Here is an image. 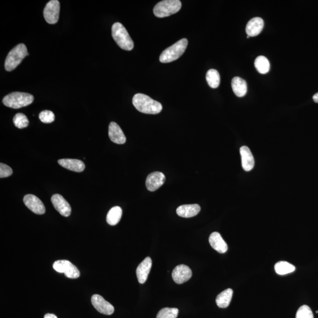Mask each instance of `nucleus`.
<instances>
[{
    "label": "nucleus",
    "instance_id": "nucleus-20",
    "mask_svg": "<svg viewBox=\"0 0 318 318\" xmlns=\"http://www.w3.org/2000/svg\"><path fill=\"white\" fill-rule=\"evenodd\" d=\"M201 211L200 206L197 204L180 206L177 209L176 213L182 217H192L196 216Z\"/></svg>",
    "mask_w": 318,
    "mask_h": 318
},
{
    "label": "nucleus",
    "instance_id": "nucleus-32",
    "mask_svg": "<svg viewBox=\"0 0 318 318\" xmlns=\"http://www.w3.org/2000/svg\"><path fill=\"white\" fill-rule=\"evenodd\" d=\"M44 318H57V317H56L54 314H47L45 315V317H44Z\"/></svg>",
    "mask_w": 318,
    "mask_h": 318
},
{
    "label": "nucleus",
    "instance_id": "nucleus-35",
    "mask_svg": "<svg viewBox=\"0 0 318 318\" xmlns=\"http://www.w3.org/2000/svg\"><path fill=\"white\" fill-rule=\"evenodd\" d=\"M317 314L318 313V311H317Z\"/></svg>",
    "mask_w": 318,
    "mask_h": 318
},
{
    "label": "nucleus",
    "instance_id": "nucleus-10",
    "mask_svg": "<svg viewBox=\"0 0 318 318\" xmlns=\"http://www.w3.org/2000/svg\"><path fill=\"white\" fill-rule=\"evenodd\" d=\"M92 304L96 310L100 313L107 316L113 314L114 308L111 304L106 301L105 299L99 295H94L92 297Z\"/></svg>",
    "mask_w": 318,
    "mask_h": 318
},
{
    "label": "nucleus",
    "instance_id": "nucleus-31",
    "mask_svg": "<svg viewBox=\"0 0 318 318\" xmlns=\"http://www.w3.org/2000/svg\"><path fill=\"white\" fill-rule=\"evenodd\" d=\"M12 170L10 166L4 163L0 164V177L4 178L12 175Z\"/></svg>",
    "mask_w": 318,
    "mask_h": 318
},
{
    "label": "nucleus",
    "instance_id": "nucleus-13",
    "mask_svg": "<svg viewBox=\"0 0 318 318\" xmlns=\"http://www.w3.org/2000/svg\"><path fill=\"white\" fill-rule=\"evenodd\" d=\"M166 177L163 173L155 171L149 174L146 180V186L148 191L154 192L163 185Z\"/></svg>",
    "mask_w": 318,
    "mask_h": 318
},
{
    "label": "nucleus",
    "instance_id": "nucleus-4",
    "mask_svg": "<svg viewBox=\"0 0 318 318\" xmlns=\"http://www.w3.org/2000/svg\"><path fill=\"white\" fill-rule=\"evenodd\" d=\"M188 45V41L186 39L180 40L162 52L160 61L161 63H167L177 60L185 53Z\"/></svg>",
    "mask_w": 318,
    "mask_h": 318
},
{
    "label": "nucleus",
    "instance_id": "nucleus-22",
    "mask_svg": "<svg viewBox=\"0 0 318 318\" xmlns=\"http://www.w3.org/2000/svg\"><path fill=\"white\" fill-rule=\"evenodd\" d=\"M233 290L227 289L217 295L216 303L217 307L220 308H226L229 306L231 302L233 296Z\"/></svg>",
    "mask_w": 318,
    "mask_h": 318
},
{
    "label": "nucleus",
    "instance_id": "nucleus-8",
    "mask_svg": "<svg viewBox=\"0 0 318 318\" xmlns=\"http://www.w3.org/2000/svg\"><path fill=\"white\" fill-rule=\"evenodd\" d=\"M60 2L57 0H52L48 2L43 12L46 21L51 24L57 23L60 15Z\"/></svg>",
    "mask_w": 318,
    "mask_h": 318
},
{
    "label": "nucleus",
    "instance_id": "nucleus-16",
    "mask_svg": "<svg viewBox=\"0 0 318 318\" xmlns=\"http://www.w3.org/2000/svg\"><path fill=\"white\" fill-rule=\"evenodd\" d=\"M241 155L242 166L246 171L252 170L255 166V160L251 150L247 146H242L240 149Z\"/></svg>",
    "mask_w": 318,
    "mask_h": 318
},
{
    "label": "nucleus",
    "instance_id": "nucleus-25",
    "mask_svg": "<svg viewBox=\"0 0 318 318\" xmlns=\"http://www.w3.org/2000/svg\"><path fill=\"white\" fill-rule=\"evenodd\" d=\"M295 267L294 265L285 261H280L275 265V270L278 275H283L294 272Z\"/></svg>",
    "mask_w": 318,
    "mask_h": 318
},
{
    "label": "nucleus",
    "instance_id": "nucleus-6",
    "mask_svg": "<svg viewBox=\"0 0 318 318\" xmlns=\"http://www.w3.org/2000/svg\"><path fill=\"white\" fill-rule=\"evenodd\" d=\"M182 7L179 0H164L158 3L154 9L156 17L163 18L177 13Z\"/></svg>",
    "mask_w": 318,
    "mask_h": 318
},
{
    "label": "nucleus",
    "instance_id": "nucleus-33",
    "mask_svg": "<svg viewBox=\"0 0 318 318\" xmlns=\"http://www.w3.org/2000/svg\"><path fill=\"white\" fill-rule=\"evenodd\" d=\"M313 99L315 102L318 103V93H316V94L313 96Z\"/></svg>",
    "mask_w": 318,
    "mask_h": 318
},
{
    "label": "nucleus",
    "instance_id": "nucleus-2",
    "mask_svg": "<svg viewBox=\"0 0 318 318\" xmlns=\"http://www.w3.org/2000/svg\"><path fill=\"white\" fill-rule=\"evenodd\" d=\"M112 37L121 49L131 51L134 48V43L126 28L120 23H116L111 28Z\"/></svg>",
    "mask_w": 318,
    "mask_h": 318
},
{
    "label": "nucleus",
    "instance_id": "nucleus-1",
    "mask_svg": "<svg viewBox=\"0 0 318 318\" xmlns=\"http://www.w3.org/2000/svg\"><path fill=\"white\" fill-rule=\"evenodd\" d=\"M132 102L137 110L145 114H157L160 113L163 108L160 103L141 93L134 96Z\"/></svg>",
    "mask_w": 318,
    "mask_h": 318
},
{
    "label": "nucleus",
    "instance_id": "nucleus-5",
    "mask_svg": "<svg viewBox=\"0 0 318 318\" xmlns=\"http://www.w3.org/2000/svg\"><path fill=\"white\" fill-rule=\"evenodd\" d=\"M29 55L26 45L19 44L9 52L5 61L6 71H11L19 65L23 59Z\"/></svg>",
    "mask_w": 318,
    "mask_h": 318
},
{
    "label": "nucleus",
    "instance_id": "nucleus-12",
    "mask_svg": "<svg viewBox=\"0 0 318 318\" xmlns=\"http://www.w3.org/2000/svg\"><path fill=\"white\" fill-rule=\"evenodd\" d=\"M23 202L25 205L31 211L37 214L45 213L46 208L43 203L37 196L33 195H27L24 196Z\"/></svg>",
    "mask_w": 318,
    "mask_h": 318
},
{
    "label": "nucleus",
    "instance_id": "nucleus-27",
    "mask_svg": "<svg viewBox=\"0 0 318 318\" xmlns=\"http://www.w3.org/2000/svg\"><path fill=\"white\" fill-rule=\"evenodd\" d=\"M179 310L174 308H164L159 312L157 318H176Z\"/></svg>",
    "mask_w": 318,
    "mask_h": 318
},
{
    "label": "nucleus",
    "instance_id": "nucleus-11",
    "mask_svg": "<svg viewBox=\"0 0 318 318\" xmlns=\"http://www.w3.org/2000/svg\"><path fill=\"white\" fill-rule=\"evenodd\" d=\"M51 201L53 207L62 216H70L71 212L70 205L63 196L58 194L54 195L52 196Z\"/></svg>",
    "mask_w": 318,
    "mask_h": 318
},
{
    "label": "nucleus",
    "instance_id": "nucleus-23",
    "mask_svg": "<svg viewBox=\"0 0 318 318\" xmlns=\"http://www.w3.org/2000/svg\"><path fill=\"white\" fill-rule=\"evenodd\" d=\"M122 216V210L119 207L112 208L108 212L106 220L111 226L116 225Z\"/></svg>",
    "mask_w": 318,
    "mask_h": 318
},
{
    "label": "nucleus",
    "instance_id": "nucleus-19",
    "mask_svg": "<svg viewBox=\"0 0 318 318\" xmlns=\"http://www.w3.org/2000/svg\"><path fill=\"white\" fill-rule=\"evenodd\" d=\"M210 244L214 250H216L220 254H224L227 251V245L224 242L219 233L215 232L212 233L209 239Z\"/></svg>",
    "mask_w": 318,
    "mask_h": 318
},
{
    "label": "nucleus",
    "instance_id": "nucleus-18",
    "mask_svg": "<svg viewBox=\"0 0 318 318\" xmlns=\"http://www.w3.org/2000/svg\"><path fill=\"white\" fill-rule=\"evenodd\" d=\"M58 163L65 169L75 171V172H82L85 169V163L78 159H60L58 160Z\"/></svg>",
    "mask_w": 318,
    "mask_h": 318
},
{
    "label": "nucleus",
    "instance_id": "nucleus-34",
    "mask_svg": "<svg viewBox=\"0 0 318 318\" xmlns=\"http://www.w3.org/2000/svg\"><path fill=\"white\" fill-rule=\"evenodd\" d=\"M249 37H249V36H247V38H248V39H249Z\"/></svg>",
    "mask_w": 318,
    "mask_h": 318
},
{
    "label": "nucleus",
    "instance_id": "nucleus-14",
    "mask_svg": "<svg viewBox=\"0 0 318 318\" xmlns=\"http://www.w3.org/2000/svg\"><path fill=\"white\" fill-rule=\"evenodd\" d=\"M152 266L151 258L147 257L140 263L136 269V275L138 281L141 284L146 282Z\"/></svg>",
    "mask_w": 318,
    "mask_h": 318
},
{
    "label": "nucleus",
    "instance_id": "nucleus-7",
    "mask_svg": "<svg viewBox=\"0 0 318 318\" xmlns=\"http://www.w3.org/2000/svg\"><path fill=\"white\" fill-rule=\"evenodd\" d=\"M53 269L57 272L64 273L65 276L70 279H77L80 275L77 267L70 261L59 260L55 261L53 265Z\"/></svg>",
    "mask_w": 318,
    "mask_h": 318
},
{
    "label": "nucleus",
    "instance_id": "nucleus-21",
    "mask_svg": "<svg viewBox=\"0 0 318 318\" xmlns=\"http://www.w3.org/2000/svg\"><path fill=\"white\" fill-rule=\"evenodd\" d=\"M232 87L234 93L239 98H242L247 93V83H246L245 80L241 77H235L233 78Z\"/></svg>",
    "mask_w": 318,
    "mask_h": 318
},
{
    "label": "nucleus",
    "instance_id": "nucleus-30",
    "mask_svg": "<svg viewBox=\"0 0 318 318\" xmlns=\"http://www.w3.org/2000/svg\"><path fill=\"white\" fill-rule=\"evenodd\" d=\"M39 118L44 123H51L54 121L55 116L52 111L44 110L40 113Z\"/></svg>",
    "mask_w": 318,
    "mask_h": 318
},
{
    "label": "nucleus",
    "instance_id": "nucleus-29",
    "mask_svg": "<svg viewBox=\"0 0 318 318\" xmlns=\"http://www.w3.org/2000/svg\"><path fill=\"white\" fill-rule=\"evenodd\" d=\"M296 318H314V314L310 307L307 305H303L299 308Z\"/></svg>",
    "mask_w": 318,
    "mask_h": 318
},
{
    "label": "nucleus",
    "instance_id": "nucleus-9",
    "mask_svg": "<svg viewBox=\"0 0 318 318\" xmlns=\"http://www.w3.org/2000/svg\"><path fill=\"white\" fill-rule=\"evenodd\" d=\"M174 282L182 284L191 278L192 272L189 266L185 265H179L173 270L171 273Z\"/></svg>",
    "mask_w": 318,
    "mask_h": 318
},
{
    "label": "nucleus",
    "instance_id": "nucleus-3",
    "mask_svg": "<svg viewBox=\"0 0 318 318\" xmlns=\"http://www.w3.org/2000/svg\"><path fill=\"white\" fill-rule=\"evenodd\" d=\"M34 96L29 93L13 92L5 96L2 100L3 104L8 107L20 108L32 104Z\"/></svg>",
    "mask_w": 318,
    "mask_h": 318
},
{
    "label": "nucleus",
    "instance_id": "nucleus-15",
    "mask_svg": "<svg viewBox=\"0 0 318 318\" xmlns=\"http://www.w3.org/2000/svg\"><path fill=\"white\" fill-rule=\"evenodd\" d=\"M108 136L112 142L123 145L126 142L125 135L116 123L111 122L108 126Z\"/></svg>",
    "mask_w": 318,
    "mask_h": 318
},
{
    "label": "nucleus",
    "instance_id": "nucleus-28",
    "mask_svg": "<svg viewBox=\"0 0 318 318\" xmlns=\"http://www.w3.org/2000/svg\"><path fill=\"white\" fill-rule=\"evenodd\" d=\"M13 123L18 129H24L29 126V121L26 115L23 113H17L13 118Z\"/></svg>",
    "mask_w": 318,
    "mask_h": 318
},
{
    "label": "nucleus",
    "instance_id": "nucleus-26",
    "mask_svg": "<svg viewBox=\"0 0 318 318\" xmlns=\"http://www.w3.org/2000/svg\"><path fill=\"white\" fill-rule=\"evenodd\" d=\"M207 80L209 86L212 88L216 89L219 87L220 77L219 72L216 70L211 69L207 73Z\"/></svg>",
    "mask_w": 318,
    "mask_h": 318
},
{
    "label": "nucleus",
    "instance_id": "nucleus-24",
    "mask_svg": "<svg viewBox=\"0 0 318 318\" xmlns=\"http://www.w3.org/2000/svg\"><path fill=\"white\" fill-rule=\"evenodd\" d=\"M255 66L259 73L266 74L270 70V63L269 60L265 56H259L255 61Z\"/></svg>",
    "mask_w": 318,
    "mask_h": 318
},
{
    "label": "nucleus",
    "instance_id": "nucleus-17",
    "mask_svg": "<svg viewBox=\"0 0 318 318\" xmlns=\"http://www.w3.org/2000/svg\"><path fill=\"white\" fill-rule=\"evenodd\" d=\"M264 21L263 18L255 17L249 20L246 27V32L249 37H255L259 35L263 31Z\"/></svg>",
    "mask_w": 318,
    "mask_h": 318
}]
</instances>
